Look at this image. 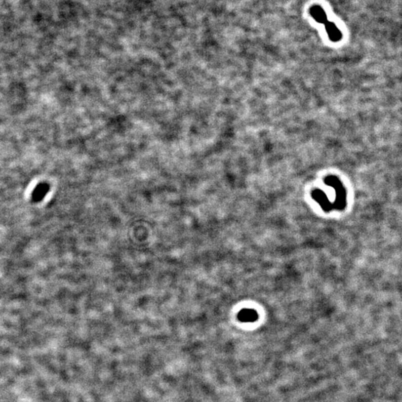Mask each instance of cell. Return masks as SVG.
<instances>
[{
    "label": "cell",
    "instance_id": "cell-3",
    "mask_svg": "<svg viewBox=\"0 0 402 402\" xmlns=\"http://www.w3.org/2000/svg\"><path fill=\"white\" fill-rule=\"evenodd\" d=\"M49 187L47 184H41L38 186L34 192V199H41L47 194Z\"/></svg>",
    "mask_w": 402,
    "mask_h": 402
},
{
    "label": "cell",
    "instance_id": "cell-1",
    "mask_svg": "<svg viewBox=\"0 0 402 402\" xmlns=\"http://www.w3.org/2000/svg\"><path fill=\"white\" fill-rule=\"evenodd\" d=\"M311 15H312V17H314L316 21L319 22V23H324L326 21H327L326 13L324 12V11L320 7L316 6V7L312 8L311 10Z\"/></svg>",
    "mask_w": 402,
    "mask_h": 402
},
{
    "label": "cell",
    "instance_id": "cell-2",
    "mask_svg": "<svg viewBox=\"0 0 402 402\" xmlns=\"http://www.w3.org/2000/svg\"><path fill=\"white\" fill-rule=\"evenodd\" d=\"M238 317L240 320L244 321V322H251L256 319V314L252 310H244V311H240Z\"/></svg>",
    "mask_w": 402,
    "mask_h": 402
}]
</instances>
